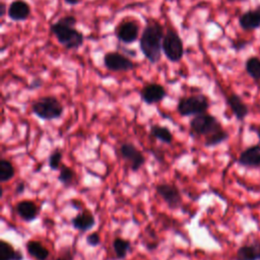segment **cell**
<instances>
[{"mask_svg": "<svg viewBox=\"0 0 260 260\" xmlns=\"http://www.w3.org/2000/svg\"><path fill=\"white\" fill-rule=\"evenodd\" d=\"M76 22L74 16H66L59 19L50 27L57 41L67 50H77L84 44L85 37L75 29Z\"/></svg>", "mask_w": 260, "mask_h": 260, "instance_id": "6da1fadb", "label": "cell"}, {"mask_svg": "<svg viewBox=\"0 0 260 260\" xmlns=\"http://www.w3.org/2000/svg\"><path fill=\"white\" fill-rule=\"evenodd\" d=\"M164 36V29L157 21L149 23L141 34L139 39L140 50L152 64L161 60Z\"/></svg>", "mask_w": 260, "mask_h": 260, "instance_id": "7a4b0ae2", "label": "cell"}, {"mask_svg": "<svg viewBox=\"0 0 260 260\" xmlns=\"http://www.w3.org/2000/svg\"><path fill=\"white\" fill-rule=\"evenodd\" d=\"M32 112L42 120L51 121L63 115L64 107L56 97L45 96L32 104Z\"/></svg>", "mask_w": 260, "mask_h": 260, "instance_id": "3957f363", "label": "cell"}, {"mask_svg": "<svg viewBox=\"0 0 260 260\" xmlns=\"http://www.w3.org/2000/svg\"><path fill=\"white\" fill-rule=\"evenodd\" d=\"M190 128L195 134L203 135L205 139L215 136L224 130L215 116L206 113L194 116L190 121Z\"/></svg>", "mask_w": 260, "mask_h": 260, "instance_id": "277c9868", "label": "cell"}, {"mask_svg": "<svg viewBox=\"0 0 260 260\" xmlns=\"http://www.w3.org/2000/svg\"><path fill=\"white\" fill-rule=\"evenodd\" d=\"M209 108V101L204 94H194L181 98L177 105V111L182 117L204 114Z\"/></svg>", "mask_w": 260, "mask_h": 260, "instance_id": "5b68a950", "label": "cell"}, {"mask_svg": "<svg viewBox=\"0 0 260 260\" xmlns=\"http://www.w3.org/2000/svg\"><path fill=\"white\" fill-rule=\"evenodd\" d=\"M163 52L171 62H179L184 55V45L181 37L175 31L169 30L164 36Z\"/></svg>", "mask_w": 260, "mask_h": 260, "instance_id": "8992f818", "label": "cell"}, {"mask_svg": "<svg viewBox=\"0 0 260 260\" xmlns=\"http://www.w3.org/2000/svg\"><path fill=\"white\" fill-rule=\"evenodd\" d=\"M104 65L110 72L114 73H126L135 67L131 59L118 52H109L106 54L104 56Z\"/></svg>", "mask_w": 260, "mask_h": 260, "instance_id": "52a82bcc", "label": "cell"}, {"mask_svg": "<svg viewBox=\"0 0 260 260\" xmlns=\"http://www.w3.org/2000/svg\"><path fill=\"white\" fill-rule=\"evenodd\" d=\"M120 153L124 160H126L129 165L130 169L133 172L138 171L146 164V157L133 144L124 143L120 147Z\"/></svg>", "mask_w": 260, "mask_h": 260, "instance_id": "ba28073f", "label": "cell"}, {"mask_svg": "<svg viewBox=\"0 0 260 260\" xmlns=\"http://www.w3.org/2000/svg\"><path fill=\"white\" fill-rule=\"evenodd\" d=\"M158 194L163 198L165 203L167 204L169 208L175 209L179 207L182 204V196L179 189L173 184L162 183L156 187Z\"/></svg>", "mask_w": 260, "mask_h": 260, "instance_id": "9c48e42d", "label": "cell"}, {"mask_svg": "<svg viewBox=\"0 0 260 260\" xmlns=\"http://www.w3.org/2000/svg\"><path fill=\"white\" fill-rule=\"evenodd\" d=\"M167 96L166 89L160 84H149L145 86L140 92V97L148 105L157 104Z\"/></svg>", "mask_w": 260, "mask_h": 260, "instance_id": "30bf717a", "label": "cell"}, {"mask_svg": "<svg viewBox=\"0 0 260 260\" xmlns=\"http://www.w3.org/2000/svg\"><path fill=\"white\" fill-rule=\"evenodd\" d=\"M238 164L246 168L260 167V146H252L245 149L238 158Z\"/></svg>", "mask_w": 260, "mask_h": 260, "instance_id": "8fae6325", "label": "cell"}, {"mask_svg": "<svg viewBox=\"0 0 260 260\" xmlns=\"http://www.w3.org/2000/svg\"><path fill=\"white\" fill-rule=\"evenodd\" d=\"M139 27L134 21H124L117 30V38L125 44L134 43L138 39Z\"/></svg>", "mask_w": 260, "mask_h": 260, "instance_id": "7c38bea8", "label": "cell"}, {"mask_svg": "<svg viewBox=\"0 0 260 260\" xmlns=\"http://www.w3.org/2000/svg\"><path fill=\"white\" fill-rule=\"evenodd\" d=\"M18 216L27 223L36 220L40 214V207L31 200H22L16 205Z\"/></svg>", "mask_w": 260, "mask_h": 260, "instance_id": "4fadbf2b", "label": "cell"}, {"mask_svg": "<svg viewBox=\"0 0 260 260\" xmlns=\"http://www.w3.org/2000/svg\"><path fill=\"white\" fill-rule=\"evenodd\" d=\"M7 15L11 20L23 21L29 19L31 15V7L23 0H15L9 5Z\"/></svg>", "mask_w": 260, "mask_h": 260, "instance_id": "5bb4252c", "label": "cell"}, {"mask_svg": "<svg viewBox=\"0 0 260 260\" xmlns=\"http://www.w3.org/2000/svg\"><path fill=\"white\" fill-rule=\"evenodd\" d=\"M70 223L75 230L82 233L88 232L96 226V219H94L92 211L85 209L79 212L76 217L73 218Z\"/></svg>", "mask_w": 260, "mask_h": 260, "instance_id": "9a60e30c", "label": "cell"}, {"mask_svg": "<svg viewBox=\"0 0 260 260\" xmlns=\"http://www.w3.org/2000/svg\"><path fill=\"white\" fill-rule=\"evenodd\" d=\"M235 260H260V240H254L238 248Z\"/></svg>", "mask_w": 260, "mask_h": 260, "instance_id": "2e32d148", "label": "cell"}, {"mask_svg": "<svg viewBox=\"0 0 260 260\" xmlns=\"http://www.w3.org/2000/svg\"><path fill=\"white\" fill-rule=\"evenodd\" d=\"M227 102L236 118H237L239 121H243L248 115V113H249V110H248V107L242 101V99L239 96H237V94L233 93L228 97Z\"/></svg>", "mask_w": 260, "mask_h": 260, "instance_id": "e0dca14e", "label": "cell"}, {"mask_svg": "<svg viewBox=\"0 0 260 260\" xmlns=\"http://www.w3.org/2000/svg\"><path fill=\"white\" fill-rule=\"evenodd\" d=\"M26 248L30 256L36 260H47L49 258V250L41 242L31 240L26 244Z\"/></svg>", "mask_w": 260, "mask_h": 260, "instance_id": "ac0fdd59", "label": "cell"}, {"mask_svg": "<svg viewBox=\"0 0 260 260\" xmlns=\"http://www.w3.org/2000/svg\"><path fill=\"white\" fill-rule=\"evenodd\" d=\"M22 252L16 250L14 246L5 240H0V260H23Z\"/></svg>", "mask_w": 260, "mask_h": 260, "instance_id": "d6986e66", "label": "cell"}, {"mask_svg": "<svg viewBox=\"0 0 260 260\" xmlns=\"http://www.w3.org/2000/svg\"><path fill=\"white\" fill-rule=\"evenodd\" d=\"M149 131L152 137H155L156 139L162 141V143L167 144V145L172 144L174 136H173V133L170 131L169 128L156 124V125L150 126Z\"/></svg>", "mask_w": 260, "mask_h": 260, "instance_id": "ffe728a7", "label": "cell"}, {"mask_svg": "<svg viewBox=\"0 0 260 260\" xmlns=\"http://www.w3.org/2000/svg\"><path fill=\"white\" fill-rule=\"evenodd\" d=\"M240 25L246 30H252L260 26V10L248 11L240 19Z\"/></svg>", "mask_w": 260, "mask_h": 260, "instance_id": "44dd1931", "label": "cell"}, {"mask_svg": "<svg viewBox=\"0 0 260 260\" xmlns=\"http://www.w3.org/2000/svg\"><path fill=\"white\" fill-rule=\"evenodd\" d=\"M112 247L113 250L115 252L116 258L122 260L127 257V254L130 250V247H131V243H130L128 240H125L123 238L117 237L113 240L112 242Z\"/></svg>", "mask_w": 260, "mask_h": 260, "instance_id": "7402d4cb", "label": "cell"}, {"mask_svg": "<svg viewBox=\"0 0 260 260\" xmlns=\"http://www.w3.org/2000/svg\"><path fill=\"white\" fill-rule=\"evenodd\" d=\"M16 175L14 165L8 160H0V182L5 183L10 181Z\"/></svg>", "mask_w": 260, "mask_h": 260, "instance_id": "603a6c76", "label": "cell"}, {"mask_svg": "<svg viewBox=\"0 0 260 260\" xmlns=\"http://www.w3.org/2000/svg\"><path fill=\"white\" fill-rule=\"evenodd\" d=\"M74 177H75L74 171L72 168L65 166V165H62L60 170H59V175L57 179L64 186H69L73 183Z\"/></svg>", "mask_w": 260, "mask_h": 260, "instance_id": "cb8c5ba5", "label": "cell"}, {"mask_svg": "<svg viewBox=\"0 0 260 260\" xmlns=\"http://www.w3.org/2000/svg\"><path fill=\"white\" fill-rule=\"evenodd\" d=\"M62 158H63V153L59 150L56 149L55 151H53L51 153V156L49 157L48 160V165H49V168L52 171H57V170H60L61 168V162H62Z\"/></svg>", "mask_w": 260, "mask_h": 260, "instance_id": "d4e9b609", "label": "cell"}, {"mask_svg": "<svg viewBox=\"0 0 260 260\" xmlns=\"http://www.w3.org/2000/svg\"><path fill=\"white\" fill-rule=\"evenodd\" d=\"M247 72L253 78H260V60L257 58H251L247 61L246 64Z\"/></svg>", "mask_w": 260, "mask_h": 260, "instance_id": "484cf974", "label": "cell"}, {"mask_svg": "<svg viewBox=\"0 0 260 260\" xmlns=\"http://www.w3.org/2000/svg\"><path fill=\"white\" fill-rule=\"evenodd\" d=\"M86 241H87V244L90 245L91 247H97L101 244V236L98 232L90 233L87 236Z\"/></svg>", "mask_w": 260, "mask_h": 260, "instance_id": "4316f807", "label": "cell"}, {"mask_svg": "<svg viewBox=\"0 0 260 260\" xmlns=\"http://www.w3.org/2000/svg\"><path fill=\"white\" fill-rule=\"evenodd\" d=\"M54 260H74V253L70 249H67L63 254L60 255V257H58Z\"/></svg>", "mask_w": 260, "mask_h": 260, "instance_id": "83f0119b", "label": "cell"}, {"mask_svg": "<svg viewBox=\"0 0 260 260\" xmlns=\"http://www.w3.org/2000/svg\"><path fill=\"white\" fill-rule=\"evenodd\" d=\"M25 190H26V183L25 182H19L16 187V193L20 195V194H22L23 192H25Z\"/></svg>", "mask_w": 260, "mask_h": 260, "instance_id": "f1b7e54d", "label": "cell"}, {"mask_svg": "<svg viewBox=\"0 0 260 260\" xmlns=\"http://www.w3.org/2000/svg\"><path fill=\"white\" fill-rule=\"evenodd\" d=\"M70 204H72L75 209H80L81 208V203H79L78 200L76 199H74L72 203H70Z\"/></svg>", "mask_w": 260, "mask_h": 260, "instance_id": "f546056e", "label": "cell"}, {"mask_svg": "<svg viewBox=\"0 0 260 260\" xmlns=\"http://www.w3.org/2000/svg\"><path fill=\"white\" fill-rule=\"evenodd\" d=\"M64 1L69 5H77L82 1V0H64Z\"/></svg>", "mask_w": 260, "mask_h": 260, "instance_id": "4dcf8cb0", "label": "cell"}, {"mask_svg": "<svg viewBox=\"0 0 260 260\" xmlns=\"http://www.w3.org/2000/svg\"><path fill=\"white\" fill-rule=\"evenodd\" d=\"M251 130L257 134V136H258V138L260 140V125H258V126H252L251 127Z\"/></svg>", "mask_w": 260, "mask_h": 260, "instance_id": "1f68e13d", "label": "cell"}, {"mask_svg": "<svg viewBox=\"0 0 260 260\" xmlns=\"http://www.w3.org/2000/svg\"><path fill=\"white\" fill-rule=\"evenodd\" d=\"M41 87V81H33V84H32V89H37Z\"/></svg>", "mask_w": 260, "mask_h": 260, "instance_id": "d6a6232c", "label": "cell"}, {"mask_svg": "<svg viewBox=\"0 0 260 260\" xmlns=\"http://www.w3.org/2000/svg\"><path fill=\"white\" fill-rule=\"evenodd\" d=\"M5 4L4 3H1V9H2V11H1V17H3L4 16V13H5Z\"/></svg>", "mask_w": 260, "mask_h": 260, "instance_id": "836d02e7", "label": "cell"}, {"mask_svg": "<svg viewBox=\"0 0 260 260\" xmlns=\"http://www.w3.org/2000/svg\"><path fill=\"white\" fill-rule=\"evenodd\" d=\"M259 10H260V8H259Z\"/></svg>", "mask_w": 260, "mask_h": 260, "instance_id": "e575fe53", "label": "cell"}]
</instances>
